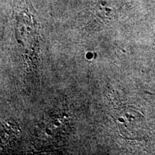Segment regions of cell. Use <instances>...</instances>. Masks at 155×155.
Returning a JSON list of instances; mask_svg holds the SVG:
<instances>
[{"mask_svg":"<svg viewBox=\"0 0 155 155\" xmlns=\"http://www.w3.org/2000/svg\"><path fill=\"white\" fill-rule=\"evenodd\" d=\"M116 119L120 132L125 138L139 139L146 134L147 124L144 116L131 106L118 108Z\"/></svg>","mask_w":155,"mask_h":155,"instance_id":"obj_1","label":"cell"}]
</instances>
